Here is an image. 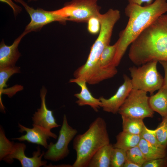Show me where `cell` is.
Segmentation results:
<instances>
[{"label":"cell","instance_id":"obj_1","mask_svg":"<svg viewBox=\"0 0 167 167\" xmlns=\"http://www.w3.org/2000/svg\"><path fill=\"white\" fill-rule=\"evenodd\" d=\"M101 24L99 35L91 47L85 63L74 72L75 78L84 80L89 84L94 85L114 76L116 71H106L101 69L99 65L101 54L104 48L109 45L114 25L120 18V11L109 9L98 17Z\"/></svg>","mask_w":167,"mask_h":167},{"label":"cell","instance_id":"obj_2","mask_svg":"<svg viewBox=\"0 0 167 167\" xmlns=\"http://www.w3.org/2000/svg\"><path fill=\"white\" fill-rule=\"evenodd\" d=\"M130 45L128 57L136 65L167 61V15L158 18Z\"/></svg>","mask_w":167,"mask_h":167},{"label":"cell","instance_id":"obj_3","mask_svg":"<svg viewBox=\"0 0 167 167\" xmlns=\"http://www.w3.org/2000/svg\"><path fill=\"white\" fill-rule=\"evenodd\" d=\"M167 12L166 0H155L144 6L129 3L125 9L128 21L125 28L119 33L113 65L118 66L128 47L152 23Z\"/></svg>","mask_w":167,"mask_h":167},{"label":"cell","instance_id":"obj_4","mask_svg":"<svg viewBox=\"0 0 167 167\" xmlns=\"http://www.w3.org/2000/svg\"><path fill=\"white\" fill-rule=\"evenodd\" d=\"M110 143L107 125L105 120L98 117L90 125L88 130L74 138L73 146L76 153L72 167H87L96 152Z\"/></svg>","mask_w":167,"mask_h":167},{"label":"cell","instance_id":"obj_5","mask_svg":"<svg viewBox=\"0 0 167 167\" xmlns=\"http://www.w3.org/2000/svg\"><path fill=\"white\" fill-rule=\"evenodd\" d=\"M158 62H149L140 66L129 68L133 89L149 92L151 95L162 86V76L157 71Z\"/></svg>","mask_w":167,"mask_h":167},{"label":"cell","instance_id":"obj_6","mask_svg":"<svg viewBox=\"0 0 167 167\" xmlns=\"http://www.w3.org/2000/svg\"><path fill=\"white\" fill-rule=\"evenodd\" d=\"M98 0H72L65 3L62 8L53 11L66 21L87 23L92 17H98L101 14Z\"/></svg>","mask_w":167,"mask_h":167},{"label":"cell","instance_id":"obj_7","mask_svg":"<svg viewBox=\"0 0 167 167\" xmlns=\"http://www.w3.org/2000/svg\"><path fill=\"white\" fill-rule=\"evenodd\" d=\"M147 92L132 89L124 102L119 108L118 113L121 116L144 119L152 118L154 112L149 103Z\"/></svg>","mask_w":167,"mask_h":167},{"label":"cell","instance_id":"obj_8","mask_svg":"<svg viewBox=\"0 0 167 167\" xmlns=\"http://www.w3.org/2000/svg\"><path fill=\"white\" fill-rule=\"evenodd\" d=\"M77 132L76 129L68 124L66 116L64 114L58 140L55 143L51 142L48 144L47 150L44 155V158L56 162L66 157L70 152L68 145Z\"/></svg>","mask_w":167,"mask_h":167},{"label":"cell","instance_id":"obj_9","mask_svg":"<svg viewBox=\"0 0 167 167\" xmlns=\"http://www.w3.org/2000/svg\"><path fill=\"white\" fill-rule=\"evenodd\" d=\"M21 4L29 15L31 21L24 31L28 33L40 31L45 25L54 22L66 24L65 20L55 14L53 11H47L41 8L35 9L30 7L24 0H13Z\"/></svg>","mask_w":167,"mask_h":167},{"label":"cell","instance_id":"obj_10","mask_svg":"<svg viewBox=\"0 0 167 167\" xmlns=\"http://www.w3.org/2000/svg\"><path fill=\"white\" fill-rule=\"evenodd\" d=\"M26 145L23 143H15L10 153L3 160L6 162L11 164L14 159H16L20 162L22 167H39L46 166L47 161L42 160L45 152L41 150L39 146L37 147V150L32 153V157H27L25 155Z\"/></svg>","mask_w":167,"mask_h":167},{"label":"cell","instance_id":"obj_11","mask_svg":"<svg viewBox=\"0 0 167 167\" xmlns=\"http://www.w3.org/2000/svg\"><path fill=\"white\" fill-rule=\"evenodd\" d=\"M123 77L124 82L113 96L109 99L102 96L99 98L102 104L101 107L104 111L113 114L118 113L119 108L132 89L131 79L125 74Z\"/></svg>","mask_w":167,"mask_h":167},{"label":"cell","instance_id":"obj_12","mask_svg":"<svg viewBox=\"0 0 167 167\" xmlns=\"http://www.w3.org/2000/svg\"><path fill=\"white\" fill-rule=\"evenodd\" d=\"M32 126V128H28L19 123V131L21 133L25 131L26 134L19 137L11 139L19 141H26L29 143L41 145L47 149L48 145L47 140L50 138L56 139L58 137L57 135L52 132L51 130L33 124Z\"/></svg>","mask_w":167,"mask_h":167},{"label":"cell","instance_id":"obj_13","mask_svg":"<svg viewBox=\"0 0 167 167\" xmlns=\"http://www.w3.org/2000/svg\"><path fill=\"white\" fill-rule=\"evenodd\" d=\"M47 92V89L43 86L40 91L41 100L40 108L37 109V111L35 112L32 118L33 124L51 130L60 126L56 122L53 111L49 109L47 107L45 102Z\"/></svg>","mask_w":167,"mask_h":167},{"label":"cell","instance_id":"obj_14","mask_svg":"<svg viewBox=\"0 0 167 167\" xmlns=\"http://www.w3.org/2000/svg\"><path fill=\"white\" fill-rule=\"evenodd\" d=\"M28 33L24 31L10 45H6L2 40L0 44V69L15 66L21 55L18 46L22 38Z\"/></svg>","mask_w":167,"mask_h":167},{"label":"cell","instance_id":"obj_15","mask_svg":"<svg viewBox=\"0 0 167 167\" xmlns=\"http://www.w3.org/2000/svg\"><path fill=\"white\" fill-rule=\"evenodd\" d=\"M69 82L76 83L80 87V92L74 94V96L78 99L75 102L79 106L88 105L95 112L99 111V109L101 107V102L99 98H96L92 96L84 80L75 78L71 79Z\"/></svg>","mask_w":167,"mask_h":167},{"label":"cell","instance_id":"obj_16","mask_svg":"<svg viewBox=\"0 0 167 167\" xmlns=\"http://www.w3.org/2000/svg\"><path fill=\"white\" fill-rule=\"evenodd\" d=\"M114 147L109 143L102 147L93 155L88 167H110Z\"/></svg>","mask_w":167,"mask_h":167},{"label":"cell","instance_id":"obj_17","mask_svg":"<svg viewBox=\"0 0 167 167\" xmlns=\"http://www.w3.org/2000/svg\"><path fill=\"white\" fill-rule=\"evenodd\" d=\"M149 105L154 112L162 117L167 116V90L163 87L149 98Z\"/></svg>","mask_w":167,"mask_h":167},{"label":"cell","instance_id":"obj_18","mask_svg":"<svg viewBox=\"0 0 167 167\" xmlns=\"http://www.w3.org/2000/svg\"><path fill=\"white\" fill-rule=\"evenodd\" d=\"M138 146L147 161L163 157L167 155V148L156 146L142 138Z\"/></svg>","mask_w":167,"mask_h":167},{"label":"cell","instance_id":"obj_19","mask_svg":"<svg viewBox=\"0 0 167 167\" xmlns=\"http://www.w3.org/2000/svg\"><path fill=\"white\" fill-rule=\"evenodd\" d=\"M118 45L117 41L112 45H107L103 50L100 57L99 65L104 71H110L117 70L116 67L113 65Z\"/></svg>","mask_w":167,"mask_h":167},{"label":"cell","instance_id":"obj_20","mask_svg":"<svg viewBox=\"0 0 167 167\" xmlns=\"http://www.w3.org/2000/svg\"><path fill=\"white\" fill-rule=\"evenodd\" d=\"M116 142L114 148L122 149L126 151L138 145L141 137L140 135L131 134L123 131L117 135Z\"/></svg>","mask_w":167,"mask_h":167},{"label":"cell","instance_id":"obj_21","mask_svg":"<svg viewBox=\"0 0 167 167\" xmlns=\"http://www.w3.org/2000/svg\"><path fill=\"white\" fill-rule=\"evenodd\" d=\"M121 117L123 131L134 135H140L144 125L143 119L129 116Z\"/></svg>","mask_w":167,"mask_h":167},{"label":"cell","instance_id":"obj_22","mask_svg":"<svg viewBox=\"0 0 167 167\" xmlns=\"http://www.w3.org/2000/svg\"><path fill=\"white\" fill-rule=\"evenodd\" d=\"M20 72V67L16 66L0 69V107L4 112L5 107L2 100V91L4 87H7L6 83L9 78L14 74Z\"/></svg>","mask_w":167,"mask_h":167},{"label":"cell","instance_id":"obj_23","mask_svg":"<svg viewBox=\"0 0 167 167\" xmlns=\"http://www.w3.org/2000/svg\"><path fill=\"white\" fill-rule=\"evenodd\" d=\"M15 143L10 141L6 137L4 130L0 128V161L3 160L11 152Z\"/></svg>","mask_w":167,"mask_h":167},{"label":"cell","instance_id":"obj_24","mask_svg":"<svg viewBox=\"0 0 167 167\" xmlns=\"http://www.w3.org/2000/svg\"><path fill=\"white\" fill-rule=\"evenodd\" d=\"M126 160L132 161L142 167L147 161L138 146L131 148L126 151Z\"/></svg>","mask_w":167,"mask_h":167},{"label":"cell","instance_id":"obj_25","mask_svg":"<svg viewBox=\"0 0 167 167\" xmlns=\"http://www.w3.org/2000/svg\"><path fill=\"white\" fill-rule=\"evenodd\" d=\"M156 135L160 144L163 147H167V116L163 117L161 122L156 129Z\"/></svg>","mask_w":167,"mask_h":167},{"label":"cell","instance_id":"obj_26","mask_svg":"<svg viewBox=\"0 0 167 167\" xmlns=\"http://www.w3.org/2000/svg\"><path fill=\"white\" fill-rule=\"evenodd\" d=\"M126 159V151L114 147L112 155L111 167H123Z\"/></svg>","mask_w":167,"mask_h":167},{"label":"cell","instance_id":"obj_27","mask_svg":"<svg viewBox=\"0 0 167 167\" xmlns=\"http://www.w3.org/2000/svg\"><path fill=\"white\" fill-rule=\"evenodd\" d=\"M156 129L152 130L148 129L144 125L140 134L141 138L156 146L166 148L162 146L158 142L156 136Z\"/></svg>","mask_w":167,"mask_h":167},{"label":"cell","instance_id":"obj_28","mask_svg":"<svg viewBox=\"0 0 167 167\" xmlns=\"http://www.w3.org/2000/svg\"><path fill=\"white\" fill-rule=\"evenodd\" d=\"M87 23V29L89 33L93 35L99 33L101 29V24L98 17H92L88 20Z\"/></svg>","mask_w":167,"mask_h":167},{"label":"cell","instance_id":"obj_29","mask_svg":"<svg viewBox=\"0 0 167 167\" xmlns=\"http://www.w3.org/2000/svg\"><path fill=\"white\" fill-rule=\"evenodd\" d=\"M142 167H167V155L165 156L146 161Z\"/></svg>","mask_w":167,"mask_h":167},{"label":"cell","instance_id":"obj_30","mask_svg":"<svg viewBox=\"0 0 167 167\" xmlns=\"http://www.w3.org/2000/svg\"><path fill=\"white\" fill-rule=\"evenodd\" d=\"M13 0H0L2 2H5L8 4L12 9L14 15L16 16L22 10V8L15 4Z\"/></svg>","mask_w":167,"mask_h":167},{"label":"cell","instance_id":"obj_31","mask_svg":"<svg viewBox=\"0 0 167 167\" xmlns=\"http://www.w3.org/2000/svg\"><path fill=\"white\" fill-rule=\"evenodd\" d=\"M159 62L163 67L165 72V77L162 87L167 90V61H161Z\"/></svg>","mask_w":167,"mask_h":167},{"label":"cell","instance_id":"obj_32","mask_svg":"<svg viewBox=\"0 0 167 167\" xmlns=\"http://www.w3.org/2000/svg\"><path fill=\"white\" fill-rule=\"evenodd\" d=\"M153 0H128L129 3L141 5L143 3H146V5H149L152 3Z\"/></svg>","mask_w":167,"mask_h":167},{"label":"cell","instance_id":"obj_33","mask_svg":"<svg viewBox=\"0 0 167 167\" xmlns=\"http://www.w3.org/2000/svg\"><path fill=\"white\" fill-rule=\"evenodd\" d=\"M123 167H140L139 165L126 159Z\"/></svg>","mask_w":167,"mask_h":167},{"label":"cell","instance_id":"obj_34","mask_svg":"<svg viewBox=\"0 0 167 167\" xmlns=\"http://www.w3.org/2000/svg\"><path fill=\"white\" fill-rule=\"evenodd\" d=\"M39 0H27L28 2H36L38 1Z\"/></svg>","mask_w":167,"mask_h":167}]
</instances>
